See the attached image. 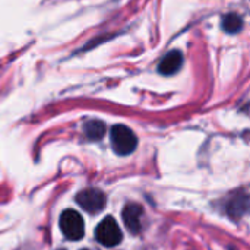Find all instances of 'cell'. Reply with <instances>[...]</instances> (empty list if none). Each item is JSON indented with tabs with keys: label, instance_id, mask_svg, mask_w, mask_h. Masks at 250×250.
Masks as SVG:
<instances>
[{
	"label": "cell",
	"instance_id": "9c48e42d",
	"mask_svg": "<svg viewBox=\"0 0 250 250\" xmlns=\"http://www.w3.org/2000/svg\"><path fill=\"white\" fill-rule=\"evenodd\" d=\"M243 19L237 13H227L223 16V29L229 34H236L242 29Z\"/></svg>",
	"mask_w": 250,
	"mask_h": 250
},
{
	"label": "cell",
	"instance_id": "5b68a950",
	"mask_svg": "<svg viewBox=\"0 0 250 250\" xmlns=\"http://www.w3.org/2000/svg\"><path fill=\"white\" fill-rule=\"evenodd\" d=\"M142 215L144 209L138 204H127L122 211V218L125 226L132 234H139L142 230Z\"/></svg>",
	"mask_w": 250,
	"mask_h": 250
},
{
	"label": "cell",
	"instance_id": "52a82bcc",
	"mask_svg": "<svg viewBox=\"0 0 250 250\" xmlns=\"http://www.w3.org/2000/svg\"><path fill=\"white\" fill-rule=\"evenodd\" d=\"M248 193H237L234 198L229 201V204H226V212L233 218L242 217L248 211Z\"/></svg>",
	"mask_w": 250,
	"mask_h": 250
},
{
	"label": "cell",
	"instance_id": "8992f818",
	"mask_svg": "<svg viewBox=\"0 0 250 250\" xmlns=\"http://www.w3.org/2000/svg\"><path fill=\"white\" fill-rule=\"evenodd\" d=\"M182 64H183V54L179 50H171L161 59L158 64V72L164 76H171L180 70Z\"/></svg>",
	"mask_w": 250,
	"mask_h": 250
},
{
	"label": "cell",
	"instance_id": "ba28073f",
	"mask_svg": "<svg viewBox=\"0 0 250 250\" xmlns=\"http://www.w3.org/2000/svg\"><path fill=\"white\" fill-rule=\"evenodd\" d=\"M83 132L89 139L98 141L105 135V125L101 120H88L83 125Z\"/></svg>",
	"mask_w": 250,
	"mask_h": 250
},
{
	"label": "cell",
	"instance_id": "7a4b0ae2",
	"mask_svg": "<svg viewBox=\"0 0 250 250\" xmlns=\"http://www.w3.org/2000/svg\"><path fill=\"white\" fill-rule=\"evenodd\" d=\"M59 226H60V230L64 234V237L69 240H73V242L81 240L85 234L83 218L79 215V212H76L73 209H66L62 212Z\"/></svg>",
	"mask_w": 250,
	"mask_h": 250
},
{
	"label": "cell",
	"instance_id": "277c9868",
	"mask_svg": "<svg viewBox=\"0 0 250 250\" xmlns=\"http://www.w3.org/2000/svg\"><path fill=\"white\" fill-rule=\"evenodd\" d=\"M76 202L86 212L98 214V212H101L105 208L107 198H105V195L101 190L94 189V188H88V189L81 190L76 195Z\"/></svg>",
	"mask_w": 250,
	"mask_h": 250
},
{
	"label": "cell",
	"instance_id": "30bf717a",
	"mask_svg": "<svg viewBox=\"0 0 250 250\" xmlns=\"http://www.w3.org/2000/svg\"><path fill=\"white\" fill-rule=\"evenodd\" d=\"M57 250H64V249H57Z\"/></svg>",
	"mask_w": 250,
	"mask_h": 250
},
{
	"label": "cell",
	"instance_id": "3957f363",
	"mask_svg": "<svg viewBox=\"0 0 250 250\" xmlns=\"http://www.w3.org/2000/svg\"><path fill=\"white\" fill-rule=\"evenodd\" d=\"M122 230L117 224V221L113 217H105L97 227H95V240L105 246V248H114L122 242Z\"/></svg>",
	"mask_w": 250,
	"mask_h": 250
},
{
	"label": "cell",
	"instance_id": "6da1fadb",
	"mask_svg": "<svg viewBox=\"0 0 250 250\" xmlns=\"http://www.w3.org/2000/svg\"><path fill=\"white\" fill-rule=\"evenodd\" d=\"M110 139H111V146L113 151L117 155H129L136 149L138 145V138L136 135L125 125H116L110 130Z\"/></svg>",
	"mask_w": 250,
	"mask_h": 250
},
{
	"label": "cell",
	"instance_id": "8fae6325",
	"mask_svg": "<svg viewBox=\"0 0 250 250\" xmlns=\"http://www.w3.org/2000/svg\"><path fill=\"white\" fill-rule=\"evenodd\" d=\"M81 250H88V249H81Z\"/></svg>",
	"mask_w": 250,
	"mask_h": 250
}]
</instances>
